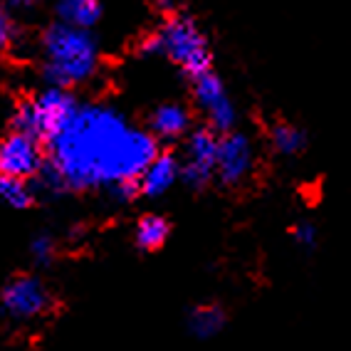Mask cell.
Wrapping results in <instances>:
<instances>
[{
    "mask_svg": "<svg viewBox=\"0 0 351 351\" xmlns=\"http://www.w3.org/2000/svg\"><path fill=\"white\" fill-rule=\"evenodd\" d=\"M77 107H80V99L72 92L45 87L40 95H35L30 101H23L15 109L10 126H13V132L35 138L45 149L57 134L62 132L64 124L72 119Z\"/></svg>",
    "mask_w": 351,
    "mask_h": 351,
    "instance_id": "cell-4",
    "label": "cell"
},
{
    "mask_svg": "<svg viewBox=\"0 0 351 351\" xmlns=\"http://www.w3.org/2000/svg\"><path fill=\"white\" fill-rule=\"evenodd\" d=\"M45 166V149L25 134L10 132L0 141V176L30 183Z\"/></svg>",
    "mask_w": 351,
    "mask_h": 351,
    "instance_id": "cell-8",
    "label": "cell"
},
{
    "mask_svg": "<svg viewBox=\"0 0 351 351\" xmlns=\"http://www.w3.org/2000/svg\"><path fill=\"white\" fill-rule=\"evenodd\" d=\"M193 84V99L198 104L208 119V129H213L218 136L228 132H235V124H238V109L230 101L226 92V84L215 72H208V75L198 77Z\"/></svg>",
    "mask_w": 351,
    "mask_h": 351,
    "instance_id": "cell-7",
    "label": "cell"
},
{
    "mask_svg": "<svg viewBox=\"0 0 351 351\" xmlns=\"http://www.w3.org/2000/svg\"><path fill=\"white\" fill-rule=\"evenodd\" d=\"M171 235V223L163 215L149 213L144 218H138L136 230H134V243L141 252H154L166 245Z\"/></svg>",
    "mask_w": 351,
    "mask_h": 351,
    "instance_id": "cell-14",
    "label": "cell"
},
{
    "mask_svg": "<svg viewBox=\"0 0 351 351\" xmlns=\"http://www.w3.org/2000/svg\"><path fill=\"white\" fill-rule=\"evenodd\" d=\"M191 132V112L183 104H161L149 117V134L156 141H176Z\"/></svg>",
    "mask_w": 351,
    "mask_h": 351,
    "instance_id": "cell-11",
    "label": "cell"
},
{
    "mask_svg": "<svg viewBox=\"0 0 351 351\" xmlns=\"http://www.w3.org/2000/svg\"><path fill=\"white\" fill-rule=\"evenodd\" d=\"M0 201L5 203L13 210H30L38 203V195L32 191L27 181H18V178H5L0 176Z\"/></svg>",
    "mask_w": 351,
    "mask_h": 351,
    "instance_id": "cell-16",
    "label": "cell"
},
{
    "mask_svg": "<svg viewBox=\"0 0 351 351\" xmlns=\"http://www.w3.org/2000/svg\"><path fill=\"white\" fill-rule=\"evenodd\" d=\"M138 52L144 57H166L191 82L213 72V52L208 38L191 15L178 10L163 15L161 25L138 43Z\"/></svg>",
    "mask_w": 351,
    "mask_h": 351,
    "instance_id": "cell-3",
    "label": "cell"
},
{
    "mask_svg": "<svg viewBox=\"0 0 351 351\" xmlns=\"http://www.w3.org/2000/svg\"><path fill=\"white\" fill-rule=\"evenodd\" d=\"M218 134L208 126L189 132L186 158L181 161V181L193 191L208 189L215 178V156H218Z\"/></svg>",
    "mask_w": 351,
    "mask_h": 351,
    "instance_id": "cell-6",
    "label": "cell"
},
{
    "mask_svg": "<svg viewBox=\"0 0 351 351\" xmlns=\"http://www.w3.org/2000/svg\"><path fill=\"white\" fill-rule=\"evenodd\" d=\"M178 181H181V158L171 151H158L154 161L144 169V173L138 176V189H141V195L161 198Z\"/></svg>",
    "mask_w": 351,
    "mask_h": 351,
    "instance_id": "cell-10",
    "label": "cell"
},
{
    "mask_svg": "<svg viewBox=\"0 0 351 351\" xmlns=\"http://www.w3.org/2000/svg\"><path fill=\"white\" fill-rule=\"evenodd\" d=\"M52 292L38 275L10 277L0 292V312L13 322L40 319L52 309Z\"/></svg>",
    "mask_w": 351,
    "mask_h": 351,
    "instance_id": "cell-5",
    "label": "cell"
},
{
    "mask_svg": "<svg viewBox=\"0 0 351 351\" xmlns=\"http://www.w3.org/2000/svg\"><path fill=\"white\" fill-rule=\"evenodd\" d=\"M55 252H57V243L47 230L38 232V235L30 240V255L38 267H50V265L55 263Z\"/></svg>",
    "mask_w": 351,
    "mask_h": 351,
    "instance_id": "cell-17",
    "label": "cell"
},
{
    "mask_svg": "<svg viewBox=\"0 0 351 351\" xmlns=\"http://www.w3.org/2000/svg\"><path fill=\"white\" fill-rule=\"evenodd\" d=\"M255 151L250 138L243 132H228L218 138V156H215V178L223 186H238L252 171Z\"/></svg>",
    "mask_w": 351,
    "mask_h": 351,
    "instance_id": "cell-9",
    "label": "cell"
},
{
    "mask_svg": "<svg viewBox=\"0 0 351 351\" xmlns=\"http://www.w3.org/2000/svg\"><path fill=\"white\" fill-rule=\"evenodd\" d=\"M57 23L69 27H80V30H95L97 23L104 15V8L97 0H62L55 8Z\"/></svg>",
    "mask_w": 351,
    "mask_h": 351,
    "instance_id": "cell-13",
    "label": "cell"
},
{
    "mask_svg": "<svg viewBox=\"0 0 351 351\" xmlns=\"http://www.w3.org/2000/svg\"><path fill=\"white\" fill-rule=\"evenodd\" d=\"M15 32H18V25H15L13 15L8 13L5 5H0V52H5L13 47Z\"/></svg>",
    "mask_w": 351,
    "mask_h": 351,
    "instance_id": "cell-20",
    "label": "cell"
},
{
    "mask_svg": "<svg viewBox=\"0 0 351 351\" xmlns=\"http://www.w3.org/2000/svg\"><path fill=\"white\" fill-rule=\"evenodd\" d=\"M228 324V314L220 304H195L186 317V329L191 337L208 341L215 339Z\"/></svg>",
    "mask_w": 351,
    "mask_h": 351,
    "instance_id": "cell-12",
    "label": "cell"
},
{
    "mask_svg": "<svg viewBox=\"0 0 351 351\" xmlns=\"http://www.w3.org/2000/svg\"><path fill=\"white\" fill-rule=\"evenodd\" d=\"M270 144L280 156H297L307 149V134L295 124H275L270 129Z\"/></svg>",
    "mask_w": 351,
    "mask_h": 351,
    "instance_id": "cell-15",
    "label": "cell"
},
{
    "mask_svg": "<svg viewBox=\"0 0 351 351\" xmlns=\"http://www.w3.org/2000/svg\"><path fill=\"white\" fill-rule=\"evenodd\" d=\"M107 195L112 198L114 203H119V206H126V203H134L141 195V189H138V178H129V181H119L109 186Z\"/></svg>",
    "mask_w": 351,
    "mask_h": 351,
    "instance_id": "cell-18",
    "label": "cell"
},
{
    "mask_svg": "<svg viewBox=\"0 0 351 351\" xmlns=\"http://www.w3.org/2000/svg\"><path fill=\"white\" fill-rule=\"evenodd\" d=\"M158 154V141L112 104H82L45 146L43 183L52 198L138 178Z\"/></svg>",
    "mask_w": 351,
    "mask_h": 351,
    "instance_id": "cell-1",
    "label": "cell"
},
{
    "mask_svg": "<svg viewBox=\"0 0 351 351\" xmlns=\"http://www.w3.org/2000/svg\"><path fill=\"white\" fill-rule=\"evenodd\" d=\"M43 77L47 87L67 89L95 77L99 67V40L95 30H80L62 23H52L43 32Z\"/></svg>",
    "mask_w": 351,
    "mask_h": 351,
    "instance_id": "cell-2",
    "label": "cell"
},
{
    "mask_svg": "<svg viewBox=\"0 0 351 351\" xmlns=\"http://www.w3.org/2000/svg\"><path fill=\"white\" fill-rule=\"evenodd\" d=\"M292 240L300 245L302 250L312 252L314 247H317V243H319V230H317V226H314V223H309V220H302V223H297V226L292 228Z\"/></svg>",
    "mask_w": 351,
    "mask_h": 351,
    "instance_id": "cell-19",
    "label": "cell"
}]
</instances>
